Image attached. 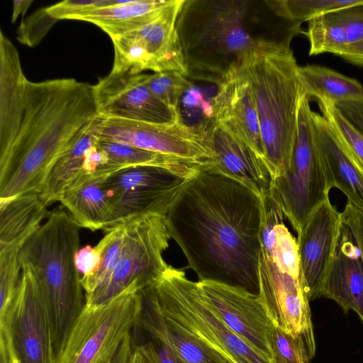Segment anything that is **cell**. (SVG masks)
I'll list each match as a JSON object with an SVG mask.
<instances>
[{
    "instance_id": "cell-1",
    "label": "cell",
    "mask_w": 363,
    "mask_h": 363,
    "mask_svg": "<svg viewBox=\"0 0 363 363\" xmlns=\"http://www.w3.org/2000/svg\"><path fill=\"white\" fill-rule=\"evenodd\" d=\"M261 198L224 176L200 170L165 216L171 238L199 281L259 294Z\"/></svg>"
},
{
    "instance_id": "cell-2",
    "label": "cell",
    "mask_w": 363,
    "mask_h": 363,
    "mask_svg": "<svg viewBox=\"0 0 363 363\" xmlns=\"http://www.w3.org/2000/svg\"><path fill=\"white\" fill-rule=\"evenodd\" d=\"M98 115L93 85L74 79L28 81L21 127L0 159V201L39 194L61 153Z\"/></svg>"
},
{
    "instance_id": "cell-3",
    "label": "cell",
    "mask_w": 363,
    "mask_h": 363,
    "mask_svg": "<svg viewBox=\"0 0 363 363\" xmlns=\"http://www.w3.org/2000/svg\"><path fill=\"white\" fill-rule=\"evenodd\" d=\"M274 14L265 0H184L176 28L187 77L222 84L257 43L291 44L294 34L270 28Z\"/></svg>"
},
{
    "instance_id": "cell-4",
    "label": "cell",
    "mask_w": 363,
    "mask_h": 363,
    "mask_svg": "<svg viewBox=\"0 0 363 363\" xmlns=\"http://www.w3.org/2000/svg\"><path fill=\"white\" fill-rule=\"evenodd\" d=\"M291 45L262 41L243 57L237 72L247 82L262 133L264 164L272 181L289 167L303 90Z\"/></svg>"
},
{
    "instance_id": "cell-5",
    "label": "cell",
    "mask_w": 363,
    "mask_h": 363,
    "mask_svg": "<svg viewBox=\"0 0 363 363\" xmlns=\"http://www.w3.org/2000/svg\"><path fill=\"white\" fill-rule=\"evenodd\" d=\"M80 228L63 208H56L19 253L21 267L30 271L42 294L55 359L86 303L75 262Z\"/></svg>"
},
{
    "instance_id": "cell-6",
    "label": "cell",
    "mask_w": 363,
    "mask_h": 363,
    "mask_svg": "<svg viewBox=\"0 0 363 363\" xmlns=\"http://www.w3.org/2000/svg\"><path fill=\"white\" fill-rule=\"evenodd\" d=\"M152 286L161 313L230 363H269L223 322L204 298L198 282L189 279L184 269L169 265Z\"/></svg>"
},
{
    "instance_id": "cell-7",
    "label": "cell",
    "mask_w": 363,
    "mask_h": 363,
    "mask_svg": "<svg viewBox=\"0 0 363 363\" xmlns=\"http://www.w3.org/2000/svg\"><path fill=\"white\" fill-rule=\"evenodd\" d=\"M309 101L303 91L289 166L272 182L269 191L297 234L318 206L329 198L330 191L315 146Z\"/></svg>"
},
{
    "instance_id": "cell-8",
    "label": "cell",
    "mask_w": 363,
    "mask_h": 363,
    "mask_svg": "<svg viewBox=\"0 0 363 363\" xmlns=\"http://www.w3.org/2000/svg\"><path fill=\"white\" fill-rule=\"evenodd\" d=\"M126 224L121 255L113 273L91 293L86 304L99 306L127 291L155 284L168 268L163 258L171 238L165 216L152 214Z\"/></svg>"
},
{
    "instance_id": "cell-9",
    "label": "cell",
    "mask_w": 363,
    "mask_h": 363,
    "mask_svg": "<svg viewBox=\"0 0 363 363\" xmlns=\"http://www.w3.org/2000/svg\"><path fill=\"white\" fill-rule=\"evenodd\" d=\"M140 291H127L106 303H85L55 363H106L138 323Z\"/></svg>"
},
{
    "instance_id": "cell-10",
    "label": "cell",
    "mask_w": 363,
    "mask_h": 363,
    "mask_svg": "<svg viewBox=\"0 0 363 363\" xmlns=\"http://www.w3.org/2000/svg\"><path fill=\"white\" fill-rule=\"evenodd\" d=\"M50 327L38 285L21 267L13 299L0 312V363H55Z\"/></svg>"
},
{
    "instance_id": "cell-11",
    "label": "cell",
    "mask_w": 363,
    "mask_h": 363,
    "mask_svg": "<svg viewBox=\"0 0 363 363\" xmlns=\"http://www.w3.org/2000/svg\"><path fill=\"white\" fill-rule=\"evenodd\" d=\"M191 177L152 166L130 167L111 174L103 184L111 207L104 231L146 216H165Z\"/></svg>"
},
{
    "instance_id": "cell-12",
    "label": "cell",
    "mask_w": 363,
    "mask_h": 363,
    "mask_svg": "<svg viewBox=\"0 0 363 363\" xmlns=\"http://www.w3.org/2000/svg\"><path fill=\"white\" fill-rule=\"evenodd\" d=\"M184 0H174L150 23L111 38L114 49L111 71L140 74L177 71L187 77L176 23Z\"/></svg>"
},
{
    "instance_id": "cell-13",
    "label": "cell",
    "mask_w": 363,
    "mask_h": 363,
    "mask_svg": "<svg viewBox=\"0 0 363 363\" xmlns=\"http://www.w3.org/2000/svg\"><path fill=\"white\" fill-rule=\"evenodd\" d=\"M258 298L275 327L294 338L313 336L301 271L270 248L261 247Z\"/></svg>"
},
{
    "instance_id": "cell-14",
    "label": "cell",
    "mask_w": 363,
    "mask_h": 363,
    "mask_svg": "<svg viewBox=\"0 0 363 363\" xmlns=\"http://www.w3.org/2000/svg\"><path fill=\"white\" fill-rule=\"evenodd\" d=\"M98 138L166 155L202 167L211 158L204 139L180 120L156 124L118 118H102Z\"/></svg>"
},
{
    "instance_id": "cell-15",
    "label": "cell",
    "mask_w": 363,
    "mask_h": 363,
    "mask_svg": "<svg viewBox=\"0 0 363 363\" xmlns=\"http://www.w3.org/2000/svg\"><path fill=\"white\" fill-rule=\"evenodd\" d=\"M199 286L211 308L223 322L257 354L275 363L274 325L257 295L243 289L213 281H199Z\"/></svg>"
},
{
    "instance_id": "cell-16",
    "label": "cell",
    "mask_w": 363,
    "mask_h": 363,
    "mask_svg": "<svg viewBox=\"0 0 363 363\" xmlns=\"http://www.w3.org/2000/svg\"><path fill=\"white\" fill-rule=\"evenodd\" d=\"M145 74L129 71L112 72L93 85L99 115L156 124H170L179 116L145 84Z\"/></svg>"
},
{
    "instance_id": "cell-17",
    "label": "cell",
    "mask_w": 363,
    "mask_h": 363,
    "mask_svg": "<svg viewBox=\"0 0 363 363\" xmlns=\"http://www.w3.org/2000/svg\"><path fill=\"white\" fill-rule=\"evenodd\" d=\"M341 223V213L328 198L313 212L297 234L302 283L309 301L322 296Z\"/></svg>"
},
{
    "instance_id": "cell-18",
    "label": "cell",
    "mask_w": 363,
    "mask_h": 363,
    "mask_svg": "<svg viewBox=\"0 0 363 363\" xmlns=\"http://www.w3.org/2000/svg\"><path fill=\"white\" fill-rule=\"evenodd\" d=\"M203 138L212 155L203 170L233 179L259 197L269 192L272 179L266 166L223 123H214Z\"/></svg>"
},
{
    "instance_id": "cell-19",
    "label": "cell",
    "mask_w": 363,
    "mask_h": 363,
    "mask_svg": "<svg viewBox=\"0 0 363 363\" xmlns=\"http://www.w3.org/2000/svg\"><path fill=\"white\" fill-rule=\"evenodd\" d=\"M315 143L328 189H339L363 213V165L340 142L328 121L312 113Z\"/></svg>"
},
{
    "instance_id": "cell-20",
    "label": "cell",
    "mask_w": 363,
    "mask_h": 363,
    "mask_svg": "<svg viewBox=\"0 0 363 363\" xmlns=\"http://www.w3.org/2000/svg\"><path fill=\"white\" fill-rule=\"evenodd\" d=\"M321 294L337 302L345 312L354 311L363 323V259L342 223Z\"/></svg>"
},
{
    "instance_id": "cell-21",
    "label": "cell",
    "mask_w": 363,
    "mask_h": 363,
    "mask_svg": "<svg viewBox=\"0 0 363 363\" xmlns=\"http://www.w3.org/2000/svg\"><path fill=\"white\" fill-rule=\"evenodd\" d=\"M138 325L163 341L181 363H230L220 353L160 311L153 286L140 291Z\"/></svg>"
},
{
    "instance_id": "cell-22",
    "label": "cell",
    "mask_w": 363,
    "mask_h": 363,
    "mask_svg": "<svg viewBox=\"0 0 363 363\" xmlns=\"http://www.w3.org/2000/svg\"><path fill=\"white\" fill-rule=\"evenodd\" d=\"M215 119L244 142L264 163L262 133L251 90L237 71L220 85Z\"/></svg>"
},
{
    "instance_id": "cell-23",
    "label": "cell",
    "mask_w": 363,
    "mask_h": 363,
    "mask_svg": "<svg viewBox=\"0 0 363 363\" xmlns=\"http://www.w3.org/2000/svg\"><path fill=\"white\" fill-rule=\"evenodd\" d=\"M19 55L0 30V159L8 153L21 127L26 86Z\"/></svg>"
},
{
    "instance_id": "cell-24",
    "label": "cell",
    "mask_w": 363,
    "mask_h": 363,
    "mask_svg": "<svg viewBox=\"0 0 363 363\" xmlns=\"http://www.w3.org/2000/svg\"><path fill=\"white\" fill-rule=\"evenodd\" d=\"M111 174L83 171L63 192L60 201L81 228L95 231L106 227L111 207L103 184Z\"/></svg>"
},
{
    "instance_id": "cell-25",
    "label": "cell",
    "mask_w": 363,
    "mask_h": 363,
    "mask_svg": "<svg viewBox=\"0 0 363 363\" xmlns=\"http://www.w3.org/2000/svg\"><path fill=\"white\" fill-rule=\"evenodd\" d=\"M47 206L35 193L0 201V250L20 252L48 216Z\"/></svg>"
},
{
    "instance_id": "cell-26",
    "label": "cell",
    "mask_w": 363,
    "mask_h": 363,
    "mask_svg": "<svg viewBox=\"0 0 363 363\" xmlns=\"http://www.w3.org/2000/svg\"><path fill=\"white\" fill-rule=\"evenodd\" d=\"M102 118L98 115L85 126L56 160L38 194L47 206L60 201L65 190L83 172L86 154L98 140Z\"/></svg>"
},
{
    "instance_id": "cell-27",
    "label": "cell",
    "mask_w": 363,
    "mask_h": 363,
    "mask_svg": "<svg viewBox=\"0 0 363 363\" xmlns=\"http://www.w3.org/2000/svg\"><path fill=\"white\" fill-rule=\"evenodd\" d=\"M174 0H123L73 17L72 20L93 23L111 38L137 29L154 20Z\"/></svg>"
},
{
    "instance_id": "cell-28",
    "label": "cell",
    "mask_w": 363,
    "mask_h": 363,
    "mask_svg": "<svg viewBox=\"0 0 363 363\" xmlns=\"http://www.w3.org/2000/svg\"><path fill=\"white\" fill-rule=\"evenodd\" d=\"M296 75L309 98L334 104L363 99V85L360 82L328 67L298 65Z\"/></svg>"
},
{
    "instance_id": "cell-29",
    "label": "cell",
    "mask_w": 363,
    "mask_h": 363,
    "mask_svg": "<svg viewBox=\"0 0 363 363\" xmlns=\"http://www.w3.org/2000/svg\"><path fill=\"white\" fill-rule=\"evenodd\" d=\"M97 145L106 154L114 172L130 167L152 166L193 177L202 169L196 164L116 141L98 138Z\"/></svg>"
},
{
    "instance_id": "cell-30",
    "label": "cell",
    "mask_w": 363,
    "mask_h": 363,
    "mask_svg": "<svg viewBox=\"0 0 363 363\" xmlns=\"http://www.w3.org/2000/svg\"><path fill=\"white\" fill-rule=\"evenodd\" d=\"M191 82V86L181 98L176 111L179 120L203 138L205 133L216 123L215 104L221 84L199 80Z\"/></svg>"
},
{
    "instance_id": "cell-31",
    "label": "cell",
    "mask_w": 363,
    "mask_h": 363,
    "mask_svg": "<svg viewBox=\"0 0 363 363\" xmlns=\"http://www.w3.org/2000/svg\"><path fill=\"white\" fill-rule=\"evenodd\" d=\"M280 18L303 23L333 11L359 4L363 0H265Z\"/></svg>"
},
{
    "instance_id": "cell-32",
    "label": "cell",
    "mask_w": 363,
    "mask_h": 363,
    "mask_svg": "<svg viewBox=\"0 0 363 363\" xmlns=\"http://www.w3.org/2000/svg\"><path fill=\"white\" fill-rule=\"evenodd\" d=\"M336 11L308 21L305 35L310 43L309 55L333 53L335 50L347 45L346 33Z\"/></svg>"
},
{
    "instance_id": "cell-33",
    "label": "cell",
    "mask_w": 363,
    "mask_h": 363,
    "mask_svg": "<svg viewBox=\"0 0 363 363\" xmlns=\"http://www.w3.org/2000/svg\"><path fill=\"white\" fill-rule=\"evenodd\" d=\"M106 232V234L96 245L101 256L99 268L91 277L81 278L82 285L86 294L91 293L115 269L123 247L126 224L111 228Z\"/></svg>"
},
{
    "instance_id": "cell-34",
    "label": "cell",
    "mask_w": 363,
    "mask_h": 363,
    "mask_svg": "<svg viewBox=\"0 0 363 363\" xmlns=\"http://www.w3.org/2000/svg\"><path fill=\"white\" fill-rule=\"evenodd\" d=\"M318 106L322 116L328 121L340 142L363 165V134L334 103L318 101Z\"/></svg>"
},
{
    "instance_id": "cell-35",
    "label": "cell",
    "mask_w": 363,
    "mask_h": 363,
    "mask_svg": "<svg viewBox=\"0 0 363 363\" xmlns=\"http://www.w3.org/2000/svg\"><path fill=\"white\" fill-rule=\"evenodd\" d=\"M273 339L275 363H308L315 354L314 336L294 338L275 327Z\"/></svg>"
},
{
    "instance_id": "cell-36",
    "label": "cell",
    "mask_w": 363,
    "mask_h": 363,
    "mask_svg": "<svg viewBox=\"0 0 363 363\" xmlns=\"http://www.w3.org/2000/svg\"><path fill=\"white\" fill-rule=\"evenodd\" d=\"M145 81L154 95L175 110L181 98L192 84L186 75L177 71L145 74Z\"/></svg>"
},
{
    "instance_id": "cell-37",
    "label": "cell",
    "mask_w": 363,
    "mask_h": 363,
    "mask_svg": "<svg viewBox=\"0 0 363 363\" xmlns=\"http://www.w3.org/2000/svg\"><path fill=\"white\" fill-rule=\"evenodd\" d=\"M132 335L135 347L151 363H181L163 341L138 323L132 331Z\"/></svg>"
},
{
    "instance_id": "cell-38",
    "label": "cell",
    "mask_w": 363,
    "mask_h": 363,
    "mask_svg": "<svg viewBox=\"0 0 363 363\" xmlns=\"http://www.w3.org/2000/svg\"><path fill=\"white\" fill-rule=\"evenodd\" d=\"M123 0H67L45 8L47 13L56 21L73 17L94 10L118 4Z\"/></svg>"
},
{
    "instance_id": "cell-39",
    "label": "cell",
    "mask_w": 363,
    "mask_h": 363,
    "mask_svg": "<svg viewBox=\"0 0 363 363\" xmlns=\"http://www.w3.org/2000/svg\"><path fill=\"white\" fill-rule=\"evenodd\" d=\"M348 44L363 40V2L336 11Z\"/></svg>"
},
{
    "instance_id": "cell-40",
    "label": "cell",
    "mask_w": 363,
    "mask_h": 363,
    "mask_svg": "<svg viewBox=\"0 0 363 363\" xmlns=\"http://www.w3.org/2000/svg\"><path fill=\"white\" fill-rule=\"evenodd\" d=\"M56 21H57L51 18L47 13L45 9H43L25 21L30 25L35 26V27L21 24L18 30V39L21 43L27 45L28 40L33 35L32 33H35L33 41V46H35L46 35L50 28Z\"/></svg>"
},
{
    "instance_id": "cell-41",
    "label": "cell",
    "mask_w": 363,
    "mask_h": 363,
    "mask_svg": "<svg viewBox=\"0 0 363 363\" xmlns=\"http://www.w3.org/2000/svg\"><path fill=\"white\" fill-rule=\"evenodd\" d=\"M76 266L82 275L81 278H87L93 275L99 268L101 256L96 246L86 245L79 248L76 255Z\"/></svg>"
},
{
    "instance_id": "cell-42",
    "label": "cell",
    "mask_w": 363,
    "mask_h": 363,
    "mask_svg": "<svg viewBox=\"0 0 363 363\" xmlns=\"http://www.w3.org/2000/svg\"><path fill=\"white\" fill-rule=\"evenodd\" d=\"M341 220L350 232L363 259V213L347 203L341 213Z\"/></svg>"
},
{
    "instance_id": "cell-43",
    "label": "cell",
    "mask_w": 363,
    "mask_h": 363,
    "mask_svg": "<svg viewBox=\"0 0 363 363\" xmlns=\"http://www.w3.org/2000/svg\"><path fill=\"white\" fill-rule=\"evenodd\" d=\"M343 115L363 134V99L335 104Z\"/></svg>"
},
{
    "instance_id": "cell-44",
    "label": "cell",
    "mask_w": 363,
    "mask_h": 363,
    "mask_svg": "<svg viewBox=\"0 0 363 363\" xmlns=\"http://www.w3.org/2000/svg\"><path fill=\"white\" fill-rule=\"evenodd\" d=\"M345 60L360 67H363V40L346 45L333 52Z\"/></svg>"
},
{
    "instance_id": "cell-45",
    "label": "cell",
    "mask_w": 363,
    "mask_h": 363,
    "mask_svg": "<svg viewBox=\"0 0 363 363\" xmlns=\"http://www.w3.org/2000/svg\"><path fill=\"white\" fill-rule=\"evenodd\" d=\"M135 349V345L131 333L123 340L106 363H131Z\"/></svg>"
},
{
    "instance_id": "cell-46",
    "label": "cell",
    "mask_w": 363,
    "mask_h": 363,
    "mask_svg": "<svg viewBox=\"0 0 363 363\" xmlns=\"http://www.w3.org/2000/svg\"><path fill=\"white\" fill-rule=\"evenodd\" d=\"M33 3V0H15L13 1V13L11 17L12 23H14L16 21L19 15H22L23 16Z\"/></svg>"
},
{
    "instance_id": "cell-47",
    "label": "cell",
    "mask_w": 363,
    "mask_h": 363,
    "mask_svg": "<svg viewBox=\"0 0 363 363\" xmlns=\"http://www.w3.org/2000/svg\"><path fill=\"white\" fill-rule=\"evenodd\" d=\"M131 363H151L148 358L135 347Z\"/></svg>"
}]
</instances>
